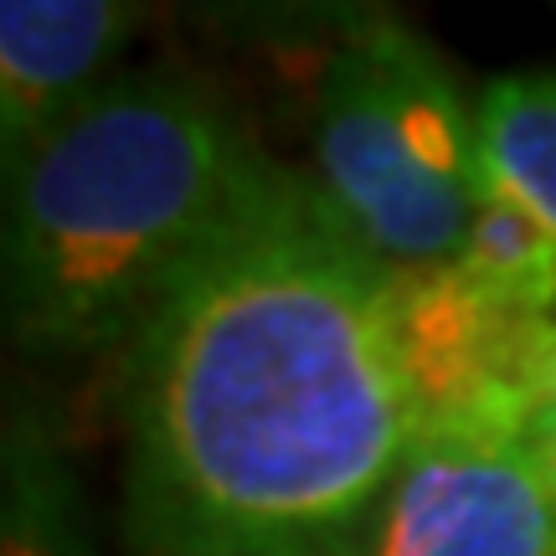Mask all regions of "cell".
I'll return each mask as SVG.
<instances>
[{
	"label": "cell",
	"mask_w": 556,
	"mask_h": 556,
	"mask_svg": "<svg viewBox=\"0 0 556 556\" xmlns=\"http://www.w3.org/2000/svg\"><path fill=\"white\" fill-rule=\"evenodd\" d=\"M325 556H556V475L541 438H407L381 495Z\"/></svg>",
	"instance_id": "5"
},
{
	"label": "cell",
	"mask_w": 556,
	"mask_h": 556,
	"mask_svg": "<svg viewBox=\"0 0 556 556\" xmlns=\"http://www.w3.org/2000/svg\"><path fill=\"white\" fill-rule=\"evenodd\" d=\"M274 155L186 67H124L5 170V325L52 366L124 356Z\"/></svg>",
	"instance_id": "2"
},
{
	"label": "cell",
	"mask_w": 556,
	"mask_h": 556,
	"mask_svg": "<svg viewBox=\"0 0 556 556\" xmlns=\"http://www.w3.org/2000/svg\"><path fill=\"white\" fill-rule=\"evenodd\" d=\"M458 268L520 309L556 319V238L495 186L479 206L475 232L458 253Z\"/></svg>",
	"instance_id": "9"
},
{
	"label": "cell",
	"mask_w": 556,
	"mask_h": 556,
	"mask_svg": "<svg viewBox=\"0 0 556 556\" xmlns=\"http://www.w3.org/2000/svg\"><path fill=\"white\" fill-rule=\"evenodd\" d=\"M541 448H546V464L556 475V392H552V413H546V428H541Z\"/></svg>",
	"instance_id": "10"
},
{
	"label": "cell",
	"mask_w": 556,
	"mask_h": 556,
	"mask_svg": "<svg viewBox=\"0 0 556 556\" xmlns=\"http://www.w3.org/2000/svg\"><path fill=\"white\" fill-rule=\"evenodd\" d=\"M490 186L556 238V73H505L479 93Z\"/></svg>",
	"instance_id": "7"
},
{
	"label": "cell",
	"mask_w": 556,
	"mask_h": 556,
	"mask_svg": "<svg viewBox=\"0 0 556 556\" xmlns=\"http://www.w3.org/2000/svg\"><path fill=\"white\" fill-rule=\"evenodd\" d=\"M139 11L114 0L0 5V155L5 170L119 78Z\"/></svg>",
	"instance_id": "6"
},
{
	"label": "cell",
	"mask_w": 556,
	"mask_h": 556,
	"mask_svg": "<svg viewBox=\"0 0 556 556\" xmlns=\"http://www.w3.org/2000/svg\"><path fill=\"white\" fill-rule=\"evenodd\" d=\"M0 556H93L78 479L31 413L11 417L0 458Z\"/></svg>",
	"instance_id": "8"
},
{
	"label": "cell",
	"mask_w": 556,
	"mask_h": 556,
	"mask_svg": "<svg viewBox=\"0 0 556 556\" xmlns=\"http://www.w3.org/2000/svg\"><path fill=\"white\" fill-rule=\"evenodd\" d=\"M124 366L139 556H325L413 438L387 268L278 160Z\"/></svg>",
	"instance_id": "1"
},
{
	"label": "cell",
	"mask_w": 556,
	"mask_h": 556,
	"mask_svg": "<svg viewBox=\"0 0 556 556\" xmlns=\"http://www.w3.org/2000/svg\"><path fill=\"white\" fill-rule=\"evenodd\" d=\"M309 186L387 268H454L490 197L479 103L402 21H356L330 47L309 114Z\"/></svg>",
	"instance_id": "3"
},
{
	"label": "cell",
	"mask_w": 556,
	"mask_h": 556,
	"mask_svg": "<svg viewBox=\"0 0 556 556\" xmlns=\"http://www.w3.org/2000/svg\"><path fill=\"white\" fill-rule=\"evenodd\" d=\"M392 361L417 433L541 438L556 392V319L464 268L387 274Z\"/></svg>",
	"instance_id": "4"
}]
</instances>
